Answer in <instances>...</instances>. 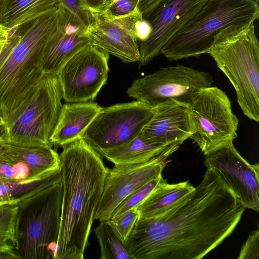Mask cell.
<instances>
[{
  "mask_svg": "<svg viewBox=\"0 0 259 259\" xmlns=\"http://www.w3.org/2000/svg\"><path fill=\"white\" fill-rule=\"evenodd\" d=\"M244 209L208 168L177 206L157 217H139L125 244L133 259H200L232 233Z\"/></svg>",
  "mask_w": 259,
  "mask_h": 259,
  "instance_id": "1",
  "label": "cell"
},
{
  "mask_svg": "<svg viewBox=\"0 0 259 259\" xmlns=\"http://www.w3.org/2000/svg\"><path fill=\"white\" fill-rule=\"evenodd\" d=\"M63 148L60 223L53 258L83 259L108 168L82 138Z\"/></svg>",
  "mask_w": 259,
  "mask_h": 259,
  "instance_id": "2",
  "label": "cell"
},
{
  "mask_svg": "<svg viewBox=\"0 0 259 259\" xmlns=\"http://www.w3.org/2000/svg\"><path fill=\"white\" fill-rule=\"evenodd\" d=\"M59 8L28 23L8 41L0 53V115L5 131L18 119L45 74V47L57 33Z\"/></svg>",
  "mask_w": 259,
  "mask_h": 259,
  "instance_id": "3",
  "label": "cell"
},
{
  "mask_svg": "<svg viewBox=\"0 0 259 259\" xmlns=\"http://www.w3.org/2000/svg\"><path fill=\"white\" fill-rule=\"evenodd\" d=\"M228 77L244 114L259 121V44L254 22L220 31L207 51Z\"/></svg>",
  "mask_w": 259,
  "mask_h": 259,
  "instance_id": "4",
  "label": "cell"
},
{
  "mask_svg": "<svg viewBox=\"0 0 259 259\" xmlns=\"http://www.w3.org/2000/svg\"><path fill=\"white\" fill-rule=\"evenodd\" d=\"M259 8L254 0H208L164 45L160 51L169 61L207 53L215 35L233 25L254 22Z\"/></svg>",
  "mask_w": 259,
  "mask_h": 259,
  "instance_id": "5",
  "label": "cell"
},
{
  "mask_svg": "<svg viewBox=\"0 0 259 259\" xmlns=\"http://www.w3.org/2000/svg\"><path fill=\"white\" fill-rule=\"evenodd\" d=\"M62 182L28 197L17 205L15 252L18 259H50L58 239Z\"/></svg>",
  "mask_w": 259,
  "mask_h": 259,
  "instance_id": "6",
  "label": "cell"
},
{
  "mask_svg": "<svg viewBox=\"0 0 259 259\" xmlns=\"http://www.w3.org/2000/svg\"><path fill=\"white\" fill-rule=\"evenodd\" d=\"M62 99L57 75L45 74L18 119L3 134L5 143L27 147H52L50 139Z\"/></svg>",
  "mask_w": 259,
  "mask_h": 259,
  "instance_id": "7",
  "label": "cell"
},
{
  "mask_svg": "<svg viewBox=\"0 0 259 259\" xmlns=\"http://www.w3.org/2000/svg\"><path fill=\"white\" fill-rule=\"evenodd\" d=\"M192 139L204 155L237 137L238 119L226 94L217 87L201 89L189 105Z\"/></svg>",
  "mask_w": 259,
  "mask_h": 259,
  "instance_id": "8",
  "label": "cell"
},
{
  "mask_svg": "<svg viewBox=\"0 0 259 259\" xmlns=\"http://www.w3.org/2000/svg\"><path fill=\"white\" fill-rule=\"evenodd\" d=\"M153 112V107L138 100L103 108L81 138L99 153L115 148L138 136Z\"/></svg>",
  "mask_w": 259,
  "mask_h": 259,
  "instance_id": "9",
  "label": "cell"
},
{
  "mask_svg": "<svg viewBox=\"0 0 259 259\" xmlns=\"http://www.w3.org/2000/svg\"><path fill=\"white\" fill-rule=\"evenodd\" d=\"M212 82V76L207 72L177 65L135 80L126 94L152 107L169 99L190 105L197 94Z\"/></svg>",
  "mask_w": 259,
  "mask_h": 259,
  "instance_id": "10",
  "label": "cell"
},
{
  "mask_svg": "<svg viewBox=\"0 0 259 259\" xmlns=\"http://www.w3.org/2000/svg\"><path fill=\"white\" fill-rule=\"evenodd\" d=\"M109 55L91 43L74 55L57 76L68 103L93 101L106 83Z\"/></svg>",
  "mask_w": 259,
  "mask_h": 259,
  "instance_id": "11",
  "label": "cell"
},
{
  "mask_svg": "<svg viewBox=\"0 0 259 259\" xmlns=\"http://www.w3.org/2000/svg\"><path fill=\"white\" fill-rule=\"evenodd\" d=\"M181 145L179 143L172 144L162 154L145 163L114 165L111 168H108L95 220L100 222L110 219L115 208L124 199L162 173L166 166V159Z\"/></svg>",
  "mask_w": 259,
  "mask_h": 259,
  "instance_id": "12",
  "label": "cell"
},
{
  "mask_svg": "<svg viewBox=\"0 0 259 259\" xmlns=\"http://www.w3.org/2000/svg\"><path fill=\"white\" fill-rule=\"evenodd\" d=\"M204 164L219 173L244 208L258 212V163H249L231 143L205 154Z\"/></svg>",
  "mask_w": 259,
  "mask_h": 259,
  "instance_id": "13",
  "label": "cell"
},
{
  "mask_svg": "<svg viewBox=\"0 0 259 259\" xmlns=\"http://www.w3.org/2000/svg\"><path fill=\"white\" fill-rule=\"evenodd\" d=\"M208 0H163L143 18L150 23L149 37L139 44V67L160 54L166 42L180 30Z\"/></svg>",
  "mask_w": 259,
  "mask_h": 259,
  "instance_id": "14",
  "label": "cell"
},
{
  "mask_svg": "<svg viewBox=\"0 0 259 259\" xmlns=\"http://www.w3.org/2000/svg\"><path fill=\"white\" fill-rule=\"evenodd\" d=\"M92 15L93 21L87 27L91 43L124 63H138L140 53L135 24L143 18L139 11L119 17L103 13Z\"/></svg>",
  "mask_w": 259,
  "mask_h": 259,
  "instance_id": "15",
  "label": "cell"
},
{
  "mask_svg": "<svg viewBox=\"0 0 259 259\" xmlns=\"http://www.w3.org/2000/svg\"><path fill=\"white\" fill-rule=\"evenodd\" d=\"M58 6L59 28L43 53L45 74H57L74 55L91 44L87 26L68 9L59 4Z\"/></svg>",
  "mask_w": 259,
  "mask_h": 259,
  "instance_id": "16",
  "label": "cell"
},
{
  "mask_svg": "<svg viewBox=\"0 0 259 259\" xmlns=\"http://www.w3.org/2000/svg\"><path fill=\"white\" fill-rule=\"evenodd\" d=\"M189 105L174 99L167 100L153 107V115L140 134L151 143L181 144L193 134Z\"/></svg>",
  "mask_w": 259,
  "mask_h": 259,
  "instance_id": "17",
  "label": "cell"
},
{
  "mask_svg": "<svg viewBox=\"0 0 259 259\" xmlns=\"http://www.w3.org/2000/svg\"><path fill=\"white\" fill-rule=\"evenodd\" d=\"M102 108L92 101L62 104L50 143L52 145L63 147L81 139L87 127Z\"/></svg>",
  "mask_w": 259,
  "mask_h": 259,
  "instance_id": "18",
  "label": "cell"
},
{
  "mask_svg": "<svg viewBox=\"0 0 259 259\" xmlns=\"http://www.w3.org/2000/svg\"><path fill=\"white\" fill-rule=\"evenodd\" d=\"M194 189L188 181L174 184L165 182L152 192L136 209L141 218L157 217L185 200Z\"/></svg>",
  "mask_w": 259,
  "mask_h": 259,
  "instance_id": "19",
  "label": "cell"
},
{
  "mask_svg": "<svg viewBox=\"0 0 259 259\" xmlns=\"http://www.w3.org/2000/svg\"><path fill=\"white\" fill-rule=\"evenodd\" d=\"M58 7V0H6L2 2L1 24L10 29L27 24Z\"/></svg>",
  "mask_w": 259,
  "mask_h": 259,
  "instance_id": "20",
  "label": "cell"
},
{
  "mask_svg": "<svg viewBox=\"0 0 259 259\" xmlns=\"http://www.w3.org/2000/svg\"><path fill=\"white\" fill-rule=\"evenodd\" d=\"M0 154L47 174L60 169L59 154L52 147H21L4 143Z\"/></svg>",
  "mask_w": 259,
  "mask_h": 259,
  "instance_id": "21",
  "label": "cell"
},
{
  "mask_svg": "<svg viewBox=\"0 0 259 259\" xmlns=\"http://www.w3.org/2000/svg\"><path fill=\"white\" fill-rule=\"evenodd\" d=\"M171 144L151 143L145 141L140 134L130 142L100 154L114 165L140 164L157 157Z\"/></svg>",
  "mask_w": 259,
  "mask_h": 259,
  "instance_id": "22",
  "label": "cell"
},
{
  "mask_svg": "<svg viewBox=\"0 0 259 259\" xmlns=\"http://www.w3.org/2000/svg\"><path fill=\"white\" fill-rule=\"evenodd\" d=\"M61 180V168L42 177L27 181L8 180L0 177V205H17L23 200Z\"/></svg>",
  "mask_w": 259,
  "mask_h": 259,
  "instance_id": "23",
  "label": "cell"
},
{
  "mask_svg": "<svg viewBox=\"0 0 259 259\" xmlns=\"http://www.w3.org/2000/svg\"><path fill=\"white\" fill-rule=\"evenodd\" d=\"M94 231L100 246V259H133L125 242L117 235L107 221H100Z\"/></svg>",
  "mask_w": 259,
  "mask_h": 259,
  "instance_id": "24",
  "label": "cell"
},
{
  "mask_svg": "<svg viewBox=\"0 0 259 259\" xmlns=\"http://www.w3.org/2000/svg\"><path fill=\"white\" fill-rule=\"evenodd\" d=\"M18 205H0V253L14 251L17 242L15 225Z\"/></svg>",
  "mask_w": 259,
  "mask_h": 259,
  "instance_id": "25",
  "label": "cell"
},
{
  "mask_svg": "<svg viewBox=\"0 0 259 259\" xmlns=\"http://www.w3.org/2000/svg\"><path fill=\"white\" fill-rule=\"evenodd\" d=\"M165 182L162 173L148 181L124 199L115 208L110 219L116 218L128 210L136 208L152 192Z\"/></svg>",
  "mask_w": 259,
  "mask_h": 259,
  "instance_id": "26",
  "label": "cell"
},
{
  "mask_svg": "<svg viewBox=\"0 0 259 259\" xmlns=\"http://www.w3.org/2000/svg\"><path fill=\"white\" fill-rule=\"evenodd\" d=\"M51 173H41L25 163L11 160L0 154V177L2 178L23 181L41 178Z\"/></svg>",
  "mask_w": 259,
  "mask_h": 259,
  "instance_id": "27",
  "label": "cell"
},
{
  "mask_svg": "<svg viewBox=\"0 0 259 259\" xmlns=\"http://www.w3.org/2000/svg\"><path fill=\"white\" fill-rule=\"evenodd\" d=\"M139 217L136 208H133L116 218L107 220V222L120 239L125 242Z\"/></svg>",
  "mask_w": 259,
  "mask_h": 259,
  "instance_id": "28",
  "label": "cell"
},
{
  "mask_svg": "<svg viewBox=\"0 0 259 259\" xmlns=\"http://www.w3.org/2000/svg\"><path fill=\"white\" fill-rule=\"evenodd\" d=\"M58 4L74 14L87 27L93 22V15L82 0H58Z\"/></svg>",
  "mask_w": 259,
  "mask_h": 259,
  "instance_id": "29",
  "label": "cell"
},
{
  "mask_svg": "<svg viewBox=\"0 0 259 259\" xmlns=\"http://www.w3.org/2000/svg\"><path fill=\"white\" fill-rule=\"evenodd\" d=\"M238 259L259 258V230L252 232L243 245Z\"/></svg>",
  "mask_w": 259,
  "mask_h": 259,
  "instance_id": "30",
  "label": "cell"
},
{
  "mask_svg": "<svg viewBox=\"0 0 259 259\" xmlns=\"http://www.w3.org/2000/svg\"><path fill=\"white\" fill-rule=\"evenodd\" d=\"M138 1L139 0H118L111 5L108 9L101 13L112 17L126 15L138 10Z\"/></svg>",
  "mask_w": 259,
  "mask_h": 259,
  "instance_id": "31",
  "label": "cell"
},
{
  "mask_svg": "<svg viewBox=\"0 0 259 259\" xmlns=\"http://www.w3.org/2000/svg\"><path fill=\"white\" fill-rule=\"evenodd\" d=\"M152 28L150 23L144 18L139 20L135 24L136 35L140 42L145 41L149 36Z\"/></svg>",
  "mask_w": 259,
  "mask_h": 259,
  "instance_id": "32",
  "label": "cell"
},
{
  "mask_svg": "<svg viewBox=\"0 0 259 259\" xmlns=\"http://www.w3.org/2000/svg\"><path fill=\"white\" fill-rule=\"evenodd\" d=\"M163 0H139L137 9L143 16H147Z\"/></svg>",
  "mask_w": 259,
  "mask_h": 259,
  "instance_id": "33",
  "label": "cell"
},
{
  "mask_svg": "<svg viewBox=\"0 0 259 259\" xmlns=\"http://www.w3.org/2000/svg\"><path fill=\"white\" fill-rule=\"evenodd\" d=\"M106 0H82L85 6L91 12L95 14L102 12L104 8Z\"/></svg>",
  "mask_w": 259,
  "mask_h": 259,
  "instance_id": "34",
  "label": "cell"
},
{
  "mask_svg": "<svg viewBox=\"0 0 259 259\" xmlns=\"http://www.w3.org/2000/svg\"><path fill=\"white\" fill-rule=\"evenodd\" d=\"M5 132V124L4 121L0 115V138L2 137Z\"/></svg>",
  "mask_w": 259,
  "mask_h": 259,
  "instance_id": "35",
  "label": "cell"
},
{
  "mask_svg": "<svg viewBox=\"0 0 259 259\" xmlns=\"http://www.w3.org/2000/svg\"><path fill=\"white\" fill-rule=\"evenodd\" d=\"M118 0H106V2L108 5L111 6L113 3L116 2Z\"/></svg>",
  "mask_w": 259,
  "mask_h": 259,
  "instance_id": "36",
  "label": "cell"
},
{
  "mask_svg": "<svg viewBox=\"0 0 259 259\" xmlns=\"http://www.w3.org/2000/svg\"><path fill=\"white\" fill-rule=\"evenodd\" d=\"M3 44V43H0V53L2 52V50L3 49L5 45L7 44Z\"/></svg>",
  "mask_w": 259,
  "mask_h": 259,
  "instance_id": "37",
  "label": "cell"
},
{
  "mask_svg": "<svg viewBox=\"0 0 259 259\" xmlns=\"http://www.w3.org/2000/svg\"><path fill=\"white\" fill-rule=\"evenodd\" d=\"M5 143L2 137L0 138V149L2 147V145Z\"/></svg>",
  "mask_w": 259,
  "mask_h": 259,
  "instance_id": "38",
  "label": "cell"
},
{
  "mask_svg": "<svg viewBox=\"0 0 259 259\" xmlns=\"http://www.w3.org/2000/svg\"><path fill=\"white\" fill-rule=\"evenodd\" d=\"M2 4V2H0V24H1V19Z\"/></svg>",
  "mask_w": 259,
  "mask_h": 259,
  "instance_id": "39",
  "label": "cell"
},
{
  "mask_svg": "<svg viewBox=\"0 0 259 259\" xmlns=\"http://www.w3.org/2000/svg\"><path fill=\"white\" fill-rule=\"evenodd\" d=\"M4 1H6V0H0V2H2Z\"/></svg>",
  "mask_w": 259,
  "mask_h": 259,
  "instance_id": "40",
  "label": "cell"
},
{
  "mask_svg": "<svg viewBox=\"0 0 259 259\" xmlns=\"http://www.w3.org/2000/svg\"><path fill=\"white\" fill-rule=\"evenodd\" d=\"M255 2H258V0H254Z\"/></svg>",
  "mask_w": 259,
  "mask_h": 259,
  "instance_id": "41",
  "label": "cell"
}]
</instances>
